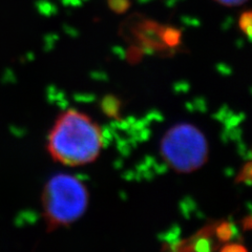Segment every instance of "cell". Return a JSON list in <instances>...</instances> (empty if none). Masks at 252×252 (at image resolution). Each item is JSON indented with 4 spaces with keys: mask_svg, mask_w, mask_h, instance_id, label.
Here are the masks:
<instances>
[{
    "mask_svg": "<svg viewBox=\"0 0 252 252\" xmlns=\"http://www.w3.org/2000/svg\"><path fill=\"white\" fill-rule=\"evenodd\" d=\"M103 145L98 124L89 116L70 109L54 124L47 149L55 161L66 166H81L96 160Z\"/></svg>",
    "mask_w": 252,
    "mask_h": 252,
    "instance_id": "1",
    "label": "cell"
},
{
    "mask_svg": "<svg viewBox=\"0 0 252 252\" xmlns=\"http://www.w3.org/2000/svg\"><path fill=\"white\" fill-rule=\"evenodd\" d=\"M89 200L88 189L78 178L65 173L54 176L42 193L44 218L49 229L75 223L85 214Z\"/></svg>",
    "mask_w": 252,
    "mask_h": 252,
    "instance_id": "2",
    "label": "cell"
},
{
    "mask_svg": "<svg viewBox=\"0 0 252 252\" xmlns=\"http://www.w3.org/2000/svg\"><path fill=\"white\" fill-rule=\"evenodd\" d=\"M160 151L170 168L189 173L198 170L207 162L209 149L206 138L198 127L181 123L165 133Z\"/></svg>",
    "mask_w": 252,
    "mask_h": 252,
    "instance_id": "3",
    "label": "cell"
},
{
    "mask_svg": "<svg viewBox=\"0 0 252 252\" xmlns=\"http://www.w3.org/2000/svg\"><path fill=\"white\" fill-rule=\"evenodd\" d=\"M214 228L210 227L208 229H203L198 234L192 236L190 242L186 244L185 250H195V251H209L212 249V239L211 234L214 233Z\"/></svg>",
    "mask_w": 252,
    "mask_h": 252,
    "instance_id": "4",
    "label": "cell"
},
{
    "mask_svg": "<svg viewBox=\"0 0 252 252\" xmlns=\"http://www.w3.org/2000/svg\"><path fill=\"white\" fill-rule=\"evenodd\" d=\"M214 233L220 243H227L235 236L236 228L229 222H222L214 228Z\"/></svg>",
    "mask_w": 252,
    "mask_h": 252,
    "instance_id": "5",
    "label": "cell"
},
{
    "mask_svg": "<svg viewBox=\"0 0 252 252\" xmlns=\"http://www.w3.org/2000/svg\"><path fill=\"white\" fill-rule=\"evenodd\" d=\"M102 110L110 118H118L120 112V101L114 96H106L101 102Z\"/></svg>",
    "mask_w": 252,
    "mask_h": 252,
    "instance_id": "6",
    "label": "cell"
},
{
    "mask_svg": "<svg viewBox=\"0 0 252 252\" xmlns=\"http://www.w3.org/2000/svg\"><path fill=\"white\" fill-rule=\"evenodd\" d=\"M162 41L169 46H175L180 43L181 32L172 27H162L161 29Z\"/></svg>",
    "mask_w": 252,
    "mask_h": 252,
    "instance_id": "7",
    "label": "cell"
},
{
    "mask_svg": "<svg viewBox=\"0 0 252 252\" xmlns=\"http://www.w3.org/2000/svg\"><path fill=\"white\" fill-rule=\"evenodd\" d=\"M107 4L109 9L116 14H124L131 6L130 0H107Z\"/></svg>",
    "mask_w": 252,
    "mask_h": 252,
    "instance_id": "8",
    "label": "cell"
},
{
    "mask_svg": "<svg viewBox=\"0 0 252 252\" xmlns=\"http://www.w3.org/2000/svg\"><path fill=\"white\" fill-rule=\"evenodd\" d=\"M251 18H252L251 11H246L241 15L240 20H239V26L241 31L244 34H246L249 39L251 38Z\"/></svg>",
    "mask_w": 252,
    "mask_h": 252,
    "instance_id": "9",
    "label": "cell"
},
{
    "mask_svg": "<svg viewBox=\"0 0 252 252\" xmlns=\"http://www.w3.org/2000/svg\"><path fill=\"white\" fill-rule=\"evenodd\" d=\"M250 181H251V164L250 162H248L246 164V166L244 167V169L241 171V173L238 177V180H236V182H246L249 185Z\"/></svg>",
    "mask_w": 252,
    "mask_h": 252,
    "instance_id": "10",
    "label": "cell"
},
{
    "mask_svg": "<svg viewBox=\"0 0 252 252\" xmlns=\"http://www.w3.org/2000/svg\"><path fill=\"white\" fill-rule=\"evenodd\" d=\"M216 1L223 5L235 6V5H241L243 3H245L247 0H216Z\"/></svg>",
    "mask_w": 252,
    "mask_h": 252,
    "instance_id": "11",
    "label": "cell"
},
{
    "mask_svg": "<svg viewBox=\"0 0 252 252\" xmlns=\"http://www.w3.org/2000/svg\"><path fill=\"white\" fill-rule=\"evenodd\" d=\"M222 251H246V248L242 246L241 244H230V245H226L224 248H222Z\"/></svg>",
    "mask_w": 252,
    "mask_h": 252,
    "instance_id": "12",
    "label": "cell"
},
{
    "mask_svg": "<svg viewBox=\"0 0 252 252\" xmlns=\"http://www.w3.org/2000/svg\"><path fill=\"white\" fill-rule=\"evenodd\" d=\"M62 2L64 4H70V5H78L83 2V0H62Z\"/></svg>",
    "mask_w": 252,
    "mask_h": 252,
    "instance_id": "13",
    "label": "cell"
}]
</instances>
